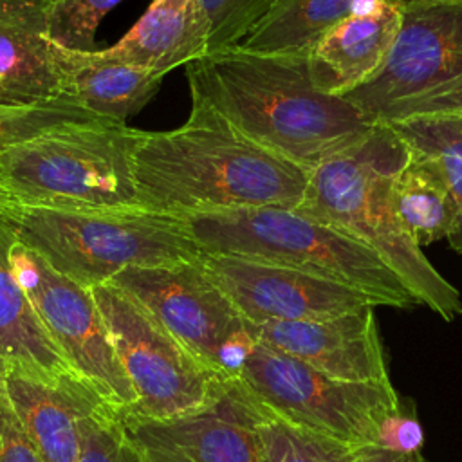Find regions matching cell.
<instances>
[{"label":"cell","instance_id":"6da1fadb","mask_svg":"<svg viewBox=\"0 0 462 462\" xmlns=\"http://www.w3.org/2000/svg\"><path fill=\"white\" fill-rule=\"evenodd\" d=\"M191 103L280 157L314 170L368 137L374 126L345 97L314 83L309 54L231 47L186 65Z\"/></svg>","mask_w":462,"mask_h":462},{"label":"cell","instance_id":"7a4b0ae2","mask_svg":"<svg viewBox=\"0 0 462 462\" xmlns=\"http://www.w3.org/2000/svg\"><path fill=\"white\" fill-rule=\"evenodd\" d=\"M132 164L139 208L170 217L262 206L296 209L309 182L305 168L199 103L175 130H137Z\"/></svg>","mask_w":462,"mask_h":462},{"label":"cell","instance_id":"3957f363","mask_svg":"<svg viewBox=\"0 0 462 462\" xmlns=\"http://www.w3.org/2000/svg\"><path fill=\"white\" fill-rule=\"evenodd\" d=\"M410 148L392 126H374L365 141L309 171L294 211L327 224L375 251L415 298L444 321L462 314V294L402 229L392 184Z\"/></svg>","mask_w":462,"mask_h":462},{"label":"cell","instance_id":"277c9868","mask_svg":"<svg viewBox=\"0 0 462 462\" xmlns=\"http://www.w3.org/2000/svg\"><path fill=\"white\" fill-rule=\"evenodd\" d=\"M177 218L204 254L238 256L312 273L356 287L383 307L417 305L375 251L294 209L262 206Z\"/></svg>","mask_w":462,"mask_h":462},{"label":"cell","instance_id":"5b68a950","mask_svg":"<svg viewBox=\"0 0 462 462\" xmlns=\"http://www.w3.org/2000/svg\"><path fill=\"white\" fill-rule=\"evenodd\" d=\"M135 135V128L103 119L49 128L13 144L0 159L5 208H139Z\"/></svg>","mask_w":462,"mask_h":462},{"label":"cell","instance_id":"8992f818","mask_svg":"<svg viewBox=\"0 0 462 462\" xmlns=\"http://www.w3.org/2000/svg\"><path fill=\"white\" fill-rule=\"evenodd\" d=\"M18 242L56 271L92 289L128 267L200 258L177 217L143 208L49 209L11 206L0 211Z\"/></svg>","mask_w":462,"mask_h":462},{"label":"cell","instance_id":"52a82bcc","mask_svg":"<svg viewBox=\"0 0 462 462\" xmlns=\"http://www.w3.org/2000/svg\"><path fill=\"white\" fill-rule=\"evenodd\" d=\"M343 97L372 126L462 117V4L401 5L383 69Z\"/></svg>","mask_w":462,"mask_h":462},{"label":"cell","instance_id":"ba28073f","mask_svg":"<svg viewBox=\"0 0 462 462\" xmlns=\"http://www.w3.org/2000/svg\"><path fill=\"white\" fill-rule=\"evenodd\" d=\"M235 379L278 417L357 448H377L384 419L401 404L392 383L336 379L258 339Z\"/></svg>","mask_w":462,"mask_h":462},{"label":"cell","instance_id":"9c48e42d","mask_svg":"<svg viewBox=\"0 0 462 462\" xmlns=\"http://www.w3.org/2000/svg\"><path fill=\"white\" fill-rule=\"evenodd\" d=\"M90 291L137 395L123 411L166 420L197 413L224 395L233 377L200 363L126 292L108 282Z\"/></svg>","mask_w":462,"mask_h":462},{"label":"cell","instance_id":"30bf717a","mask_svg":"<svg viewBox=\"0 0 462 462\" xmlns=\"http://www.w3.org/2000/svg\"><path fill=\"white\" fill-rule=\"evenodd\" d=\"M108 283L148 310L200 363L227 377L235 379L254 345L247 319L213 282L200 258L128 267Z\"/></svg>","mask_w":462,"mask_h":462},{"label":"cell","instance_id":"8fae6325","mask_svg":"<svg viewBox=\"0 0 462 462\" xmlns=\"http://www.w3.org/2000/svg\"><path fill=\"white\" fill-rule=\"evenodd\" d=\"M11 267L40 321L70 366L112 406L128 410L137 395L114 350L90 289L56 271L40 253L14 240Z\"/></svg>","mask_w":462,"mask_h":462},{"label":"cell","instance_id":"7c38bea8","mask_svg":"<svg viewBox=\"0 0 462 462\" xmlns=\"http://www.w3.org/2000/svg\"><path fill=\"white\" fill-rule=\"evenodd\" d=\"M267 408L233 379L211 406L177 419H141L119 410L148 462H262L258 426Z\"/></svg>","mask_w":462,"mask_h":462},{"label":"cell","instance_id":"4fadbf2b","mask_svg":"<svg viewBox=\"0 0 462 462\" xmlns=\"http://www.w3.org/2000/svg\"><path fill=\"white\" fill-rule=\"evenodd\" d=\"M200 262L249 323L323 319L383 307L356 287L292 267L204 253Z\"/></svg>","mask_w":462,"mask_h":462},{"label":"cell","instance_id":"5bb4252c","mask_svg":"<svg viewBox=\"0 0 462 462\" xmlns=\"http://www.w3.org/2000/svg\"><path fill=\"white\" fill-rule=\"evenodd\" d=\"M377 307L323 319L249 323L254 339L343 381L390 384Z\"/></svg>","mask_w":462,"mask_h":462},{"label":"cell","instance_id":"9a60e30c","mask_svg":"<svg viewBox=\"0 0 462 462\" xmlns=\"http://www.w3.org/2000/svg\"><path fill=\"white\" fill-rule=\"evenodd\" d=\"M9 399L43 462H79V420L106 402L81 375L60 381L2 374Z\"/></svg>","mask_w":462,"mask_h":462},{"label":"cell","instance_id":"2e32d148","mask_svg":"<svg viewBox=\"0 0 462 462\" xmlns=\"http://www.w3.org/2000/svg\"><path fill=\"white\" fill-rule=\"evenodd\" d=\"M60 97L49 38V2L0 0V105Z\"/></svg>","mask_w":462,"mask_h":462},{"label":"cell","instance_id":"e0dca14e","mask_svg":"<svg viewBox=\"0 0 462 462\" xmlns=\"http://www.w3.org/2000/svg\"><path fill=\"white\" fill-rule=\"evenodd\" d=\"M399 25L401 5L392 0L343 20L309 54L316 87L343 97L370 81L383 69Z\"/></svg>","mask_w":462,"mask_h":462},{"label":"cell","instance_id":"ac0fdd59","mask_svg":"<svg viewBox=\"0 0 462 462\" xmlns=\"http://www.w3.org/2000/svg\"><path fill=\"white\" fill-rule=\"evenodd\" d=\"M60 97L114 123L137 114L159 90L164 76L130 63L106 60L94 51L52 43Z\"/></svg>","mask_w":462,"mask_h":462},{"label":"cell","instance_id":"d6986e66","mask_svg":"<svg viewBox=\"0 0 462 462\" xmlns=\"http://www.w3.org/2000/svg\"><path fill=\"white\" fill-rule=\"evenodd\" d=\"M208 38L200 0H152L119 42L96 52L166 76L208 54Z\"/></svg>","mask_w":462,"mask_h":462},{"label":"cell","instance_id":"ffe728a7","mask_svg":"<svg viewBox=\"0 0 462 462\" xmlns=\"http://www.w3.org/2000/svg\"><path fill=\"white\" fill-rule=\"evenodd\" d=\"M16 236L0 215V374L18 370L60 381L79 375L40 321L14 278L9 253Z\"/></svg>","mask_w":462,"mask_h":462},{"label":"cell","instance_id":"44dd1931","mask_svg":"<svg viewBox=\"0 0 462 462\" xmlns=\"http://www.w3.org/2000/svg\"><path fill=\"white\" fill-rule=\"evenodd\" d=\"M381 0H273L240 47L256 52L310 54L343 20L372 11Z\"/></svg>","mask_w":462,"mask_h":462},{"label":"cell","instance_id":"7402d4cb","mask_svg":"<svg viewBox=\"0 0 462 462\" xmlns=\"http://www.w3.org/2000/svg\"><path fill=\"white\" fill-rule=\"evenodd\" d=\"M395 215L419 245L426 247L448 240L457 222V206L439 166L410 150L408 161L397 171L392 184Z\"/></svg>","mask_w":462,"mask_h":462},{"label":"cell","instance_id":"603a6c76","mask_svg":"<svg viewBox=\"0 0 462 462\" xmlns=\"http://www.w3.org/2000/svg\"><path fill=\"white\" fill-rule=\"evenodd\" d=\"M392 128L413 153L431 159L442 171L457 206V222L448 244L462 254V117L417 119Z\"/></svg>","mask_w":462,"mask_h":462},{"label":"cell","instance_id":"cb8c5ba5","mask_svg":"<svg viewBox=\"0 0 462 462\" xmlns=\"http://www.w3.org/2000/svg\"><path fill=\"white\" fill-rule=\"evenodd\" d=\"M262 462H356L357 446L292 424L269 408L258 426Z\"/></svg>","mask_w":462,"mask_h":462},{"label":"cell","instance_id":"d4e9b609","mask_svg":"<svg viewBox=\"0 0 462 462\" xmlns=\"http://www.w3.org/2000/svg\"><path fill=\"white\" fill-rule=\"evenodd\" d=\"M90 121H103V117L70 103L65 97H54L32 105H0V159L13 144L49 128ZM2 209H5V200L0 189V211Z\"/></svg>","mask_w":462,"mask_h":462},{"label":"cell","instance_id":"484cf974","mask_svg":"<svg viewBox=\"0 0 462 462\" xmlns=\"http://www.w3.org/2000/svg\"><path fill=\"white\" fill-rule=\"evenodd\" d=\"M79 462H148L125 431L119 408L99 404L79 420Z\"/></svg>","mask_w":462,"mask_h":462},{"label":"cell","instance_id":"4316f807","mask_svg":"<svg viewBox=\"0 0 462 462\" xmlns=\"http://www.w3.org/2000/svg\"><path fill=\"white\" fill-rule=\"evenodd\" d=\"M123 0H58L49 2V38L76 51H94L101 20Z\"/></svg>","mask_w":462,"mask_h":462},{"label":"cell","instance_id":"83f0119b","mask_svg":"<svg viewBox=\"0 0 462 462\" xmlns=\"http://www.w3.org/2000/svg\"><path fill=\"white\" fill-rule=\"evenodd\" d=\"M271 4L273 0H200L208 22V52L238 47Z\"/></svg>","mask_w":462,"mask_h":462},{"label":"cell","instance_id":"f1b7e54d","mask_svg":"<svg viewBox=\"0 0 462 462\" xmlns=\"http://www.w3.org/2000/svg\"><path fill=\"white\" fill-rule=\"evenodd\" d=\"M424 446V430L417 408L410 399H401L399 408L388 415L379 430L377 448L401 455H417Z\"/></svg>","mask_w":462,"mask_h":462},{"label":"cell","instance_id":"f546056e","mask_svg":"<svg viewBox=\"0 0 462 462\" xmlns=\"http://www.w3.org/2000/svg\"><path fill=\"white\" fill-rule=\"evenodd\" d=\"M0 462H43L9 399L0 374Z\"/></svg>","mask_w":462,"mask_h":462},{"label":"cell","instance_id":"4dcf8cb0","mask_svg":"<svg viewBox=\"0 0 462 462\" xmlns=\"http://www.w3.org/2000/svg\"><path fill=\"white\" fill-rule=\"evenodd\" d=\"M422 453L417 455H401L379 448H361L356 462H419Z\"/></svg>","mask_w":462,"mask_h":462},{"label":"cell","instance_id":"1f68e13d","mask_svg":"<svg viewBox=\"0 0 462 462\" xmlns=\"http://www.w3.org/2000/svg\"><path fill=\"white\" fill-rule=\"evenodd\" d=\"M399 5H411V4H433V2H453V4H462V0H392Z\"/></svg>","mask_w":462,"mask_h":462},{"label":"cell","instance_id":"d6a6232c","mask_svg":"<svg viewBox=\"0 0 462 462\" xmlns=\"http://www.w3.org/2000/svg\"><path fill=\"white\" fill-rule=\"evenodd\" d=\"M419 462H428V460H426V458L420 455V460H419Z\"/></svg>","mask_w":462,"mask_h":462},{"label":"cell","instance_id":"836d02e7","mask_svg":"<svg viewBox=\"0 0 462 462\" xmlns=\"http://www.w3.org/2000/svg\"><path fill=\"white\" fill-rule=\"evenodd\" d=\"M45 2H58V0H45Z\"/></svg>","mask_w":462,"mask_h":462}]
</instances>
